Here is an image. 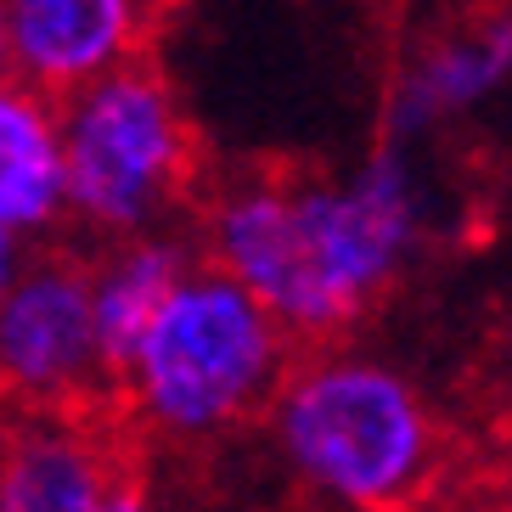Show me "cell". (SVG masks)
Here are the masks:
<instances>
[{
	"label": "cell",
	"instance_id": "cell-4",
	"mask_svg": "<svg viewBox=\"0 0 512 512\" xmlns=\"http://www.w3.org/2000/svg\"><path fill=\"white\" fill-rule=\"evenodd\" d=\"M57 136L68 226L85 237L124 242L169 231L197 192V124L152 57H130L68 91L57 102Z\"/></svg>",
	"mask_w": 512,
	"mask_h": 512
},
{
	"label": "cell",
	"instance_id": "cell-8",
	"mask_svg": "<svg viewBox=\"0 0 512 512\" xmlns=\"http://www.w3.org/2000/svg\"><path fill=\"white\" fill-rule=\"evenodd\" d=\"M119 456L85 411H23L0 439V512H102Z\"/></svg>",
	"mask_w": 512,
	"mask_h": 512
},
{
	"label": "cell",
	"instance_id": "cell-11",
	"mask_svg": "<svg viewBox=\"0 0 512 512\" xmlns=\"http://www.w3.org/2000/svg\"><path fill=\"white\" fill-rule=\"evenodd\" d=\"M417 512H512V490H473V496H456V501L445 490H434Z\"/></svg>",
	"mask_w": 512,
	"mask_h": 512
},
{
	"label": "cell",
	"instance_id": "cell-13",
	"mask_svg": "<svg viewBox=\"0 0 512 512\" xmlns=\"http://www.w3.org/2000/svg\"><path fill=\"white\" fill-rule=\"evenodd\" d=\"M23 254H29V248H23L17 237H6V231H0V293H6V282L17 276V265H23Z\"/></svg>",
	"mask_w": 512,
	"mask_h": 512
},
{
	"label": "cell",
	"instance_id": "cell-15",
	"mask_svg": "<svg viewBox=\"0 0 512 512\" xmlns=\"http://www.w3.org/2000/svg\"><path fill=\"white\" fill-rule=\"evenodd\" d=\"M12 79V57H6V17H0V85Z\"/></svg>",
	"mask_w": 512,
	"mask_h": 512
},
{
	"label": "cell",
	"instance_id": "cell-5",
	"mask_svg": "<svg viewBox=\"0 0 512 512\" xmlns=\"http://www.w3.org/2000/svg\"><path fill=\"white\" fill-rule=\"evenodd\" d=\"M113 394L91 316V259L51 248L23 254L0 293V400L23 411H85Z\"/></svg>",
	"mask_w": 512,
	"mask_h": 512
},
{
	"label": "cell",
	"instance_id": "cell-12",
	"mask_svg": "<svg viewBox=\"0 0 512 512\" xmlns=\"http://www.w3.org/2000/svg\"><path fill=\"white\" fill-rule=\"evenodd\" d=\"M102 512H164V507H158V496H152L147 484L130 479V473L119 467V479H113V490H107Z\"/></svg>",
	"mask_w": 512,
	"mask_h": 512
},
{
	"label": "cell",
	"instance_id": "cell-7",
	"mask_svg": "<svg viewBox=\"0 0 512 512\" xmlns=\"http://www.w3.org/2000/svg\"><path fill=\"white\" fill-rule=\"evenodd\" d=\"M12 79L62 102L68 91L147 57L158 6L152 0H0Z\"/></svg>",
	"mask_w": 512,
	"mask_h": 512
},
{
	"label": "cell",
	"instance_id": "cell-14",
	"mask_svg": "<svg viewBox=\"0 0 512 512\" xmlns=\"http://www.w3.org/2000/svg\"><path fill=\"white\" fill-rule=\"evenodd\" d=\"M501 355H507V377H512V299H507V316H501Z\"/></svg>",
	"mask_w": 512,
	"mask_h": 512
},
{
	"label": "cell",
	"instance_id": "cell-2",
	"mask_svg": "<svg viewBox=\"0 0 512 512\" xmlns=\"http://www.w3.org/2000/svg\"><path fill=\"white\" fill-rule=\"evenodd\" d=\"M265 428L287 479L338 512H417L445 484V422L422 383L338 338L293 349Z\"/></svg>",
	"mask_w": 512,
	"mask_h": 512
},
{
	"label": "cell",
	"instance_id": "cell-9",
	"mask_svg": "<svg viewBox=\"0 0 512 512\" xmlns=\"http://www.w3.org/2000/svg\"><path fill=\"white\" fill-rule=\"evenodd\" d=\"M68 226L62 197V136L57 102L29 85H0V231L29 242H46Z\"/></svg>",
	"mask_w": 512,
	"mask_h": 512
},
{
	"label": "cell",
	"instance_id": "cell-10",
	"mask_svg": "<svg viewBox=\"0 0 512 512\" xmlns=\"http://www.w3.org/2000/svg\"><path fill=\"white\" fill-rule=\"evenodd\" d=\"M186 265H192V248H181L175 231L107 242L102 259H91V316H96L107 372L124 366V355L136 349V338L158 316V304L169 299V287Z\"/></svg>",
	"mask_w": 512,
	"mask_h": 512
},
{
	"label": "cell",
	"instance_id": "cell-1",
	"mask_svg": "<svg viewBox=\"0 0 512 512\" xmlns=\"http://www.w3.org/2000/svg\"><path fill=\"white\" fill-rule=\"evenodd\" d=\"M434 192L406 141H383L338 175L242 169L203 203V259L248 287L293 344L361 327L417 265Z\"/></svg>",
	"mask_w": 512,
	"mask_h": 512
},
{
	"label": "cell",
	"instance_id": "cell-16",
	"mask_svg": "<svg viewBox=\"0 0 512 512\" xmlns=\"http://www.w3.org/2000/svg\"><path fill=\"white\" fill-rule=\"evenodd\" d=\"M152 6H158V12H164V6H169V0H152Z\"/></svg>",
	"mask_w": 512,
	"mask_h": 512
},
{
	"label": "cell",
	"instance_id": "cell-3",
	"mask_svg": "<svg viewBox=\"0 0 512 512\" xmlns=\"http://www.w3.org/2000/svg\"><path fill=\"white\" fill-rule=\"evenodd\" d=\"M293 349L299 344L248 287L192 259L113 372V394L141 434L197 451L265 417Z\"/></svg>",
	"mask_w": 512,
	"mask_h": 512
},
{
	"label": "cell",
	"instance_id": "cell-6",
	"mask_svg": "<svg viewBox=\"0 0 512 512\" xmlns=\"http://www.w3.org/2000/svg\"><path fill=\"white\" fill-rule=\"evenodd\" d=\"M512 91V0H473L406 51L389 91V141H428Z\"/></svg>",
	"mask_w": 512,
	"mask_h": 512
}]
</instances>
